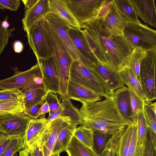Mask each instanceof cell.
Listing matches in <instances>:
<instances>
[{
  "instance_id": "cell-19",
  "label": "cell",
  "mask_w": 156,
  "mask_h": 156,
  "mask_svg": "<svg viewBox=\"0 0 156 156\" xmlns=\"http://www.w3.org/2000/svg\"><path fill=\"white\" fill-rule=\"evenodd\" d=\"M93 69L97 73L112 94L116 90L124 86L118 73L110 68L106 64L98 62L93 65Z\"/></svg>"
},
{
  "instance_id": "cell-54",
  "label": "cell",
  "mask_w": 156,
  "mask_h": 156,
  "mask_svg": "<svg viewBox=\"0 0 156 156\" xmlns=\"http://www.w3.org/2000/svg\"><path fill=\"white\" fill-rule=\"evenodd\" d=\"M8 16H6L5 19V20L2 22V27L4 28L8 29L9 27V24L7 21Z\"/></svg>"
},
{
  "instance_id": "cell-7",
  "label": "cell",
  "mask_w": 156,
  "mask_h": 156,
  "mask_svg": "<svg viewBox=\"0 0 156 156\" xmlns=\"http://www.w3.org/2000/svg\"><path fill=\"white\" fill-rule=\"evenodd\" d=\"M45 18L37 21L27 32L29 44L37 59H47L54 54L52 45L44 27Z\"/></svg>"
},
{
  "instance_id": "cell-5",
  "label": "cell",
  "mask_w": 156,
  "mask_h": 156,
  "mask_svg": "<svg viewBox=\"0 0 156 156\" xmlns=\"http://www.w3.org/2000/svg\"><path fill=\"white\" fill-rule=\"evenodd\" d=\"M39 88H45L38 62L27 70L19 72L11 77L0 80V89L2 90L21 89L20 91L24 93Z\"/></svg>"
},
{
  "instance_id": "cell-24",
  "label": "cell",
  "mask_w": 156,
  "mask_h": 156,
  "mask_svg": "<svg viewBox=\"0 0 156 156\" xmlns=\"http://www.w3.org/2000/svg\"><path fill=\"white\" fill-rule=\"evenodd\" d=\"M136 120L137 133L135 156H142L147 142L148 128L142 111L138 113Z\"/></svg>"
},
{
  "instance_id": "cell-40",
  "label": "cell",
  "mask_w": 156,
  "mask_h": 156,
  "mask_svg": "<svg viewBox=\"0 0 156 156\" xmlns=\"http://www.w3.org/2000/svg\"><path fill=\"white\" fill-rule=\"evenodd\" d=\"M23 95V93L18 89L0 90V103L22 98Z\"/></svg>"
},
{
  "instance_id": "cell-23",
  "label": "cell",
  "mask_w": 156,
  "mask_h": 156,
  "mask_svg": "<svg viewBox=\"0 0 156 156\" xmlns=\"http://www.w3.org/2000/svg\"><path fill=\"white\" fill-rule=\"evenodd\" d=\"M81 30L69 27L68 32L76 48L80 53L93 64L98 61L90 50Z\"/></svg>"
},
{
  "instance_id": "cell-27",
  "label": "cell",
  "mask_w": 156,
  "mask_h": 156,
  "mask_svg": "<svg viewBox=\"0 0 156 156\" xmlns=\"http://www.w3.org/2000/svg\"><path fill=\"white\" fill-rule=\"evenodd\" d=\"M77 126L68 124L61 131L58 136L52 154L65 151L69 145Z\"/></svg>"
},
{
  "instance_id": "cell-26",
  "label": "cell",
  "mask_w": 156,
  "mask_h": 156,
  "mask_svg": "<svg viewBox=\"0 0 156 156\" xmlns=\"http://www.w3.org/2000/svg\"><path fill=\"white\" fill-rule=\"evenodd\" d=\"M62 110L59 118L67 122L69 124L77 126L81 125L82 120L80 110L67 98H62Z\"/></svg>"
},
{
  "instance_id": "cell-33",
  "label": "cell",
  "mask_w": 156,
  "mask_h": 156,
  "mask_svg": "<svg viewBox=\"0 0 156 156\" xmlns=\"http://www.w3.org/2000/svg\"><path fill=\"white\" fill-rule=\"evenodd\" d=\"M73 136L86 146L93 148V132L91 129L81 125L76 128Z\"/></svg>"
},
{
  "instance_id": "cell-14",
  "label": "cell",
  "mask_w": 156,
  "mask_h": 156,
  "mask_svg": "<svg viewBox=\"0 0 156 156\" xmlns=\"http://www.w3.org/2000/svg\"><path fill=\"white\" fill-rule=\"evenodd\" d=\"M68 124L61 118L47 123L41 138V143L44 156H50L61 131Z\"/></svg>"
},
{
  "instance_id": "cell-51",
  "label": "cell",
  "mask_w": 156,
  "mask_h": 156,
  "mask_svg": "<svg viewBox=\"0 0 156 156\" xmlns=\"http://www.w3.org/2000/svg\"><path fill=\"white\" fill-rule=\"evenodd\" d=\"M150 137L149 135H148L147 142L146 147L142 156H150Z\"/></svg>"
},
{
  "instance_id": "cell-25",
  "label": "cell",
  "mask_w": 156,
  "mask_h": 156,
  "mask_svg": "<svg viewBox=\"0 0 156 156\" xmlns=\"http://www.w3.org/2000/svg\"><path fill=\"white\" fill-rule=\"evenodd\" d=\"M120 80L124 85L132 91L144 101H148L144 94L140 83L136 79L130 67L118 73Z\"/></svg>"
},
{
  "instance_id": "cell-15",
  "label": "cell",
  "mask_w": 156,
  "mask_h": 156,
  "mask_svg": "<svg viewBox=\"0 0 156 156\" xmlns=\"http://www.w3.org/2000/svg\"><path fill=\"white\" fill-rule=\"evenodd\" d=\"M49 13V0H38L31 7L25 10L24 17L22 20L24 31L27 33L34 24L45 18Z\"/></svg>"
},
{
  "instance_id": "cell-20",
  "label": "cell",
  "mask_w": 156,
  "mask_h": 156,
  "mask_svg": "<svg viewBox=\"0 0 156 156\" xmlns=\"http://www.w3.org/2000/svg\"><path fill=\"white\" fill-rule=\"evenodd\" d=\"M67 98L80 102L82 104L95 102L101 100V96L86 88L69 80Z\"/></svg>"
},
{
  "instance_id": "cell-29",
  "label": "cell",
  "mask_w": 156,
  "mask_h": 156,
  "mask_svg": "<svg viewBox=\"0 0 156 156\" xmlns=\"http://www.w3.org/2000/svg\"><path fill=\"white\" fill-rule=\"evenodd\" d=\"M117 10L129 22H138V16L129 0H112Z\"/></svg>"
},
{
  "instance_id": "cell-17",
  "label": "cell",
  "mask_w": 156,
  "mask_h": 156,
  "mask_svg": "<svg viewBox=\"0 0 156 156\" xmlns=\"http://www.w3.org/2000/svg\"><path fill=\"white\" fill-rule=\"evenodd\" d=\"M111 96L121 116L125 120L131 123L133 120L129 89L124 85L115 91Z\"/></svg>"
},
{
  "instance_id": "cell-56",
  "label": "cell",
  "mask_w": 156,
  "mask_h": 156,
  "mask_svg": "<svg viewBox=\"0 0 156 156\" xmlns=\"http://www.w3.org/2000/svg\"><path fill=\"white\" fill-rule=\"evenodd\" d=\"M60 153L56 152L51 154L50 156H61L60 155Z\"/></svg>"
},
{
  "instance_id": "cell-16",
  "label": "cell",
  "mask_w": 156,
  "mask_h": 156,
  "mask_svg": "<svg viewBox=\"0 0 156 156\" xmlns=\"http://www.w3.org/2000/svg\"><path fill=\"white\" fill-rule=\"evenodd\" d=\"M49 5L50 13L57 16L69 27L81 29L80 24L70 9L66 0H49Z\"/></svg>"
},
{
  "instance_id": "cell-38",
  "label": "cell",
  "mask_w": 156,
  "mask_h": 156,
  "mask_svg": "<svg viewBox=\"0 0 156 156\" xmlns=\"http://www.w3.org/2000/svg\"><path fill=\"white\" fill-rule=\"evenodd\" d=\"M129 90L132 118L133 121L136 119L138 113L142 111L143 101L140 99L132 91L129 89Z\"/></svg>"
},
{
  "instance_id": "cell-53",
  "label": "cell",
  "mask_w": 156,
  "mask_h": 156,
  "mask_svg": "<svg viewBox=\"0 0 156 156\" xmlns=\"http://www.w3.org/2000/svg\"><path fill=\"white\" fill-rule=\"evenodd\" d=\"M19 156H29L27 150L23 149L19 151Z\"/></svg>"
},
{
  "instance_id": "cell-39",
  "label": "cell",
  "mask_w": 156,
  "mask_h": 156,
  "mask_svg": "<svg viewBox=\"0 0 156 156\" xmlns=\"http://www.w3.org/2000/svg\"><path fill=\"white\" fill-rule=\"evenodd\" d=\"M45 101L47 102L49 107V115L50 116L61 107V103L58 95L51 92H49L46 96Z\"/></svg>"
},
{
  "instance_id": "cell-9",
  "label": "cell",
  "mask_w": 156,
  "mask_h": 156,
  "mask_svg": "<svg viewBox=\"0 0 156 156\" xmlns=\"http://www.w3.org/2000/svg\"><path fill=\"white\" fill-rule=\"evenodd\" d=\"M156 49L147 51L140 65V83L147 101L155 100Z\"/></svg>"
},
{
  "instance_id": "cell-8",
  "label": "cell",
  "mask_w": 156,
  "mask_h": 156,
  "mask_svg": "<svg viewBox=\"0 0 156 156\" xmlns=\"http://www.w3.org/2000/svg\"><path fill=\"white\" fill-rule=\"evenodd\" d=\"M45 18L73 59L80 62L86 67L92 68L93 64L84 57L74 44L68 32L69 27L60 18L51 13L48 14Z\"/></svg>"
},
{
  "instance_id": "cell-28",
  "label": "cell",
  "mask_w": 156,
  "mask_h": 156,
  "mask_svg": "<svg viewBox=\"0 0 156 156\" xmlns=\"http://www.w3.org/2000/svg\"><path fill=\"white\" fill-rule=\"evenodd\" d=\"M65 151L68 156H101L93 148L86 146L73 135Z\"/></svg>"
},
{
  "instance_id": "cell-3",
  "label": "cell",
  "mask_w": 156,
  "mask_h": 156,
  "mask_svg": "<svg viewBox=\"0 0 156 156\" xmlns=\"http://www.w3.org/2000/svg\"><path fill=\"white\" fill-rule=\"evenodd\" d=\"M44 27L52 45L57 63L59 75V94H67L71 65L73 60L58 37L45 19Z\"/></svg>"
},
{
  "instance_id": "cell-18",
  "label": "cell",
  "mask_w": 156,
  "mask_h": 156,
  "mask_svg": "<svg viewBox=\"0 0 156 156\" xmlns=\"http://www.w3.org/2000/svg\"><path fill=\"white\" fill-rule=\"evenodd\" d=\"M138 17L145 23L156 27L154 0H129Z\"/></svg>"
},
{
  "instance_id": "cell-43",
  "label": "cell",
  "mask_w": 156,
  "mask_h": 156,
  "mask_svg": "<svg viewBox=\"0 0 156 156\" xmlns=\"http://www.w3.org/2000/svg\"><path fill=\"white\" fill-rule=\"evenodd\" d=\"M20 0H0V8L16 11L20 6Z\"/></svg>"
},
{
  "instance_id": "cell-52",
  "label": "cell",
  "mask_w": 156,
  "mask_h": 156,
  "mask_svg": "<svg viewBox=\"0 0 156 156\" xmlns=\"http://www.w3.org/2000/svg\"><path fill=\"white\" fill-rule=\"evenodd\" d=\"M156 144H153L150 136V156H156Z\"/></svg>"
},
{
  "instance_id": "cell-1",
  "label": "cell",
  "mask_w": 156,
  "mask_h": 156,
  "mask_svg": "<svg viewBox=\"0 0 156 156\" xmlns=\"http://www.w3.org/2000/svg\"><path fill=\"white\" fill-rule=\"evenodd\" d=\"M95 40L104 56L105 64L119 73L129 67L134 47L124 36H116L106 30L97 17L80 24Z\"/></svg>"
},
{
  "instance_id": "cell-45",
  "label": "cell",
  "mask_w": 156,
  "mask_h": 156,
  "mask_svg": "<svg viewBox=\"0 0 156 156\" xmlns=\"http://www.w3.org/2000/svg\"><path fill=\"white\" fill-rule=\"evenodd\" d=\"M101 156H116L112 138L110 139Z\"/></svg>"
},
{
  "instance_id": "cell-21",
  "label": "cell",
  "mask_w": 156,
  "mask_h": 156,
  "mask_svg": "<svg viewBox=\"0 0 156 156\" xmlns=\"http://www.w3.org/2000/svg\"><path fill=\"white\" fill-rule=\"evenodd\" d=\"M47 123V119L45 118L30 120L24 136L23 149H28L41 137Z\"/></svg>"
},
{
  "instance_id": "cell-37",
  "label": "cell",
  "mask_w": 156,
  "mask_h": 156,
  "mask_svg": "<svg viewBox=\"0 0 156 156\" xmlns=\"http://www.w3.org/2000/svg\"><path fill=\"white\" fill-rule=\"evenodd\" d=\"M24 138H10V141L1 156H12L23 148Z\"/></svg>"
},
{
  "instance_id": "cell-48",
  "label": "cell",
  "mask_w": 156,
  "mask_h": 156,
  "mask_svg": "<svg viewBox=\"0 0 156 156\" xmlns=\"http://www.w3.org/2000/svg\"><path fill=\"white\" fill-rule=\"evenodd\" d=\"M13 48L14 51L17 53L21 52L23 51V46L22 43L20 41H16L13 44Z\"/></svg>"
},
{
  "instance_id": "cell-4",
  "label": "cell",
  "mask_w": 156,
  "mask_h": 156,
  "mask_svg": "<svg viewBox=\"0 0 156 156\" xmlns=\"http://www.w3.org/2000/svg\"><path fill=\"white\" fill-rule=\"evenodd\" d=\"M69 81L90 89L105 98L112 94L105 84L92 68L73 60L70 71Z\"/></svg>"
},
{
  "instance_id": "cell-22",
  "label": "cell",
  "mask_w": 156,
  "mask_h": 156,
  "mask_svg": "<svg viewBox=\"0 0 156 156\" xmlns=\"http://www.w3.org/2000/svg\"><path fill=\"white\" fill-rule=\"evenodd\" d=\"M136 122L133 120L118 136L112 137L116 156H129V146L132 133Z\"/></svg>"
},
{
  "instance_id": "cell-55",
  "label": "cell",
  "mask_w": 156,
  "mask_h": 156,
  "mask_svg": "<svg viewBox=\"0 0 156 156\" xmlns=\"http://www.w3.org/2000/svg\"><path fill=\"white\" fill-rule=\"evenodd\" d=\"M150 106L152 110L155 112H156V102L152 103L151 102L150 103Z\"/></svg>"
},
{
  "instance_id": "cell-50",
  "label": "cell",
  "mask_w": 156,
  "mask_h": 156,
  "mask_svg": "<svg viewBox=\"0 0 156 156\" xmlns=\"http://www.w3.org/2000/svg\"><path fill=\"white\" fill-rule=\"evenodd\" d=\"M38 0H22L25 7V10L28 9L33 6Z\"/></svg>"
},
{
  "instance_id": "cell-35",
  "label": "cell",
  "mask_w": 156,
  "mask_h": 156,
  "mask_svg": "<svg viewBox=\"0 0 156 156\" xmlns=\"http://www.w3.org/2000/svg\"><path fill=\"white\" fill-rule=\"evenodd\" d=\"M111 137L109 135L101 132H93L92 148L97 153L101 155Z\"/></svg>"
},
{
  "instance_id": "cell-11",
  "label": "cell",
  "mask_w": 156,
  "mask_h": 156,
  "mask_svg": "<svg viewBox=\"0 0 156 156\" xmlns=\"http://www.w3.org/2000/svg\"><path fill=\"white\" fill-rule=\"evenodd\" d=\"M107 0H66L72 14L81 24L95 18Z\"/></svg>"
},
{
  "instance_id": "cell-49",
  "label": "cell",
  "mask_w": 156,
  "mask_h": 156,
  "mask_svg": "<svg viewBox=\"0 0 156 156\" xmlns=\"http://www.w3.org/2000/svg\"><path fill=\"white\" fill-rule=\"evenodd\" d=\"M62 110L61 107L56 111L50 116H49L47 120V123L51 122L53 120L59 118V115Z\"/></svg>"
},
{
  "instance_id": "cell-10",
  "label": "cell",
  "mask_w": 156,
  "mask_h": 156,
  "mask_svg": "<svg viewBox=\"0 0 156 156\" xmlns=\"http://www.w3.org/2000/svg\"><path fill=\"white\" fill-rule=\"evenodd\" d=\"M96 17L106 30L116 36H124V30L129 22L117 10L112 0H107Z\"/></svg>"
},
{
  "instance_id": "cell-34",
  "label": "cell",
  "mask_w": 156,
  "mask_h": 156,
  "mask_svg": "<svg viewBox=\"0 0 156 156\" xmlns=\"http://www.w3.org/2000/svg\"><path fill=\"white\" fill-rule=\"evenodd\" d=\"M148 101H144L142 112L147 127L156 134V112L151 108Z\"/></svg>"
},
{
  "instance_id": "cell-47",
  "label": "cell",
  "mask_w": 156,
  "mask_h": 156,
  "mask_svg": "<svg viewBox=\"0 0 156 156\" xmlns=\"http://www.w3.org/2000/svg\"><path fill=\"white\" fill-rule=\"evenodd\" d=\"M49 107L47 102L45 101L40 108L38 115V118H45V114L49 112Z\"/></svg>"
},
{
  "instance_id": "cell-13",
  "label": "cell",
  "mask_w": 156,
  "mask_h": 156,
  "mask_svg": "<svg viewBox=\"0 0 156 156\" xmlns=\"http://www.w3.org/2000/svg\"><path fill=\"white\" fill-rule=\"evenodd\" d=\"M39 65L42 82L45 89L49 92L58 93L59 75L58 67L54 53L47 59H37Z\"/></svg>"
},
{
  "instance_id": "cell-42",
  "label": "cell",
  "mask_w": 156,
  "mask_h": 156,
  "mask_svg": "<svg viewBox=\"0 0 156 156\" xmlns=\"http://www.w3.org/2000/svg\"><path fill=\"white\" fill-rule=\"evenodd\" d=\"M45 96L36 104L27 108H24L23 113L32 119H37L39 110L45 102Z\"/></svg>"
},
{
  "instance_id": "cell-57",
  "label": "cell",
  "mask_w": 156,
  "mask_h": 156,
  "mask_svg": "<svg viewBox=\"0 0 156 156\" xmlns=\"http://www.w3.org/2000/svg\"><path fill=\"white\" fill-rule=\"evenodd\" d=\"M12 156H18L17 152H16L14 153Z\"/></svg>"
},
{
  "instance_id": "cell-6",
  "label": "cell",
  "mask_w": 156,
  "mask_h": 156,
  "mask_svg": "<svg viewBox=\"0 0 156 156\" xmlns=\"http://www.w3.org/2000/svg\"><path fill=\"white\" fill-rule=\"evenodd\" d=\"M123 35L133 47L147 51L156 49V31L147 25L138 22H129Z\"/></svg>"
},
{
  "instance_id": "cell-30",
  "label": "cell",
  "mask_w": 156,
  "mask_h": 156,
  "mask_svg": "<svg viewBox=\"0 0 156 156\" xmlns=\"http://www.w3.org/2000/svg\"><path fill=\"white\" fill-rule=\"evenodd\" d=\"M49 92L45 88H39L23 93L22 99L24 108H27L36 104Z\"/></svg>"
},
{
  "instance_id": "cell-2",
  "label": "cell",
  "mask_w": 156,
  "mask_h": 156,
  "mask_svg": "<svg viewBox=\"0 0 156 156\" xmlns=\"http://www.w3.org/2000/svg\"><path fill=\"white\" fill-rule=\"evenodd\" d=\"M82 104L79 110L81 125L93 132L116 137L131 123L121 116L112 96L102 101Z\"/></svg>"
},
{
  "instance_id": "cell-31",
  "label": "cell",
  "mask_w": 156,
  "mask_h": 156,
  "mask_svg": "<svg viewBox=\"0 0 156 156\" xmlns=\"http://www.w3.org/2000/svg\"><path fill=\"white\" fill-rule=\"evenodd\" d=\"M24 108L22 98L0 103V114H18L23 112Z\"/></svg>"
},
{
  "instance_id": "cell-36",
  "label": "cell",
  "mask_w": 156,
  "mask_h": 156,
  "mask_svg": "<svg viewBox=\"0 0 156 156\" xmlns=\"http://www.w3.org/2000/svg\"><path fill=\"white\" fill-rule=\"evenodd\" d=\"M81 30L84 35L89 47L98 62L105 64L103 54L95 40L86 29H81Z\"/></svg>"
},
{
  "instance_id": "cell-44",
  "label": "cell",
  "mask_w": 156,
  "mask_h": 156,
  "mask_svg": "<svg viewBox=\"0 0 156 156\" xmlns=\"http://www.w3.org/2000/svg\"><path fill=\"white\" fill-rule=\"evenodd\" d=\"M41 138L34 143L28 149L26 150L29 156H44L41 143Z\"/></svg>"
},
{
  "instance_id": "cell-41",
  "label": "cell",
  "mask_w": 156,
  "mask_h": 156,
  "mask_svg": "<svg viewBox=\"0 0 156 156\" xmlns=\"http://www.w3.org/2000/svg\"><path fill=\"white\" fill-rule=\"evenodd\" d=\"M15 30L14 28L10 29L4 28L2 25V21L0 20V54L7 44L9 37L12 36L11 33Z\"/></svg>"
},
{
  "instance_id": "cell-12",
  "label": "cell",
  "mask_w": 156,
  "mask_h": 156,
  "mask_svg": "<svg viewBox=\"0 0 156 156\" xmlns=\"http://www.w3.org/2000/svg\"><path fill=\"white\" fill-rule=\"evenodd\" d=\"M32 119L23 112L2 115L0 116V131L10 138L24 137Z\"/></svg>"
},
{
  "instance_id": "cell-58",
  "label": "cell",
  "mask_w": 156,
  "mask_h": 156,
  "mask_svg": "<svg viewBox=\"0 0 156 156\" xmlns=\"http://www.w3.org/2000/svg\"><path fill=\"white\" fill-rule=\"evenodd\" d=\"M3 115V114H0V116H1V115Z\"/></svg>"
},
{
  "instance_id": "cell-32",
  "label": "cell",
  "mask_w": 156,
  "mask_h": 156,
  "mask_svg": "<svg viewBox=\"0 0 156 156\" xmlns=\"http://www.w3.org/2000/svg\"><path fill=\"white\" fill-rule=\"evenodd\" d=\"M147 51L138 47L134 48L132 52L129 67L136 78L140 83V71L142 60L145 57Z\"/></svg>"
},
{
  "instance_id": "cell-46",
  "label": "cell",
  "mask_w": 156,
  "mask_h": 156,
  "mask_svg": "<svg viewBox=\"0 0 156 156\" xmlns=\"http://www.w3.org/2000/svg\"><path fill=\"white\" fill-rule=\"evenodd\" d=\"M10 138L0 131V156L2 154L9 143Z\"/></svg>"
}]
</instances>
